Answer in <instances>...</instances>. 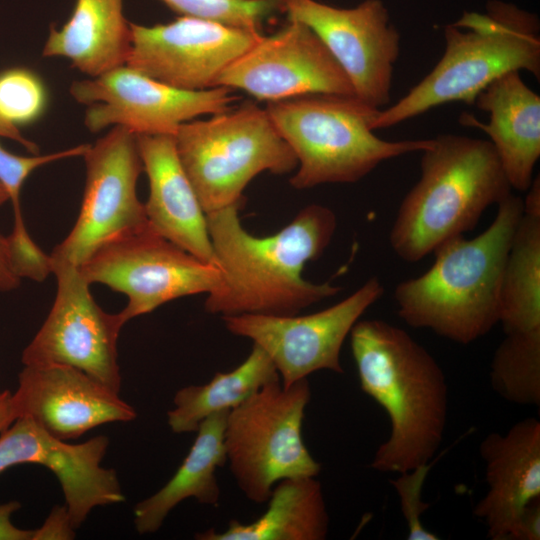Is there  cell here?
Returning <instances> with one entry per match:
<instances>
[{
  "instance_id": "obj_38",
  "label": "cell",
  "mask_w": 540,
  "mask_h": 540,
  "mask_svg": "<svg viewBox=\"0 0 540 540\" xmlns=\"http://www.w3.org/2000/svg\"><path fill=\"white\" fill-rule=\"evenodd\" d=\"M9 200V196L3 185L0 183V207Z\"/></svg>"
},
{
  "instance_id": "obj_13",
  "label": "cell",
  "mask_w": 540,
  "mask_h": 540,
  "mask_svg": "<svg viewBox=\"0 0 540 540\" xmlns=\"http://www.w3.org/2000/svg\"><path fill=\"white\" fill-rule=\"evenodd\" d=\"M383 292L379 279L372 277L345 299L312 314H242L222 319L230 333L250 339L269 355L282 385L288 387L316 371L343 373V343Z\"/></svg>"
},
{
  "instance_id": "obj_20",
  "label": "cell",
  "mask_w": 540,
  "mask_h": 540,
  "mask_svg": "<svg viewBox=\"0 0 540 540\" xmlns=\"http://www.w3.org/2000/svg\"><path fill=\"white\" fill-rule=\"evenodd\" d=\"M137 143L149 182L144 204L148 224L173 244L216 265L206 214L181 165L174 135H137Z\"/></svg>"
},
{
  "instance_id": "obj_25",
  "label": "cell",
  "mask_w": 540,
  "mask_h": 540,
  "mask_svg": "<svg viewBox=\"0 0 540 540\" xmlns=\"http://www.w3.org/2000/svg\"><path fill=\"white\" fill-rule=\"evenodd\" d=\"M280 380L269 355L253 344L246 359L233 370L216 373L203 385H188L173 398L174 408L167 412V421L174 433L196 432L209 415L231 410L263 386Z\"/></svg>"
},
{
  "instance_id": "obj_35",
  "label": "cell",
  "mask_w": 540,
  "mask_h": 540,
  "mask_svg": "<svg viewBox=\"0 0 540 540\" xmlns=\"http://www.w3.org/2000/svg\"><path fill=\"white\" fill-rule=\"evenodd\" d=\"M20 283L21 278L15 271L8 239L0 234V291H11Z\"/></svg>"
},
{
  "instance_id": "obj_15",
  "label": "cell",
  "mask_w": 540,
  "mask_h": 540,
  "mask_svg": "<svg viewBox=\"0 0 540 540\" xmlns=\"http://www.w3.org/2000/svg\"><path fill=\"white\" fill-rule=\"evenodd\" d=\"M130 26L132 48L126 65L184 90L216 87L224 70L263 35L191 16L153 26L130 22Z\"/></svg>"
},
{
  "instance_id": "obj_3",
  "label": "cell",
  "mask_w": 540,
  "mask_h": 540,
  "mask_svg": "<svg viewBox=\"0 0 540 540\" xmlns=\"http://www.w3.org/2000/svg\"><path fill=\"white\" fill-rule=\"evenodd\" d=\"M497 206L482 233L445 241L425 273L396 286L398 315L407 325L467 345L499 323L502 276L523 200L511 193Z\"/></svg>"
},
{
  "instance_id": "obj_2",
  "label": "cell",
  "mask_w": 540,
  "mask_h": 540,
  "mask_svg": "<svg viewBox=\"0 0 540 540\" xmlns=\"http://www.w3.org/2000/svg\"><path fill=\"white\" fill-rule=\"evenodd\" d=\"M349 335L360 387L390 421V434L370 467L403 473L430 463L448 416L443 369L423 345L387 321L359 319Z\"/></svg>"
},
{
  "instance_id": "obj_6",
  "label": "cell",
  "mask_w": 540,
  "mask_h": 540,
  "mask_svg": "<svg viewBox=\"0 0 540 540\" xmlns=\"http://www.w3.org/2000/svg\"><path fill=\"white\" fill-rule=\"evenodd\" d=\"M265 109L297 158L290 184L298 190L357 182L380 163L433 144V139L377 137L374 123L381 109L355 95L307 94L267 102Z\"/></svg>"
},
{
  "instance_id": "obj_7",
  "label": "cell",
  "mask_w": 540,
  "mask_h": 540,
  "mask_svg": "<svg viewBox=\"0 0 540 540\" xmlns=\"http://www.w3.org/2000/svg\"><path fill=\"white\" fill-rule=\"evenodd\" d=\"M174 137L181 165L205 214L243 205L244 189L260 173L287 174L298 165L266 109L253 101L185 122Z\"/></svg>"
},
{
  "instance_id": "obj_32",
  "label": "cell",
  "mask_w": 540,
  "mask_h": 540,
  "mask_svg": "<svg viewBox=\"0 0 540 540\" xmlns=\"http://www.w3.org/2000/svg\"><path fill=\"white\" fill-rule=\"evenodd\" d=\"M75 529L72 526L66 506H54L43 525L34 530L32 540L73 539Z\"/></svg>"
},
{
  "instance_id": "obj_26",
  "label": "cell",
  "mask_w": 540,
  "mask_h": 540,
  "mask_svg": "<svg viewBox=\"0 0 540 540\" xmlns=\"http://www.w3.org/2000/svg\"><path fill=\"white\" fill-rule=\"evenodd\" d=\"M499 323L505 334L540 329V215L523 213L504 266Z\"/></svg>"
},
{
  "instance_id": "obj_31",
  "label": "cell",
  "mask_w": 540,
  "mask_h": 540,
  "mask_svg": "<svg viewBox=\"0 0 540 540\" xmlns=\"http://www.w3.org/2000/svg\"><path fill=\"white\" fill-rule=\"evenodd\" d=\"M431 466V463L421 465L410 471L399 473L397 478L389 481L400 500L401 511L407 523V539L409 540L439 539L421 521V515L430 507V503L422 500L421 494Z\"/></svg>"
},
{
  "instance_id": "obj_22",
  "label": "cell",
  "mask_w": 540,
  "mask_h": 540,
  "mask_svg": "<svg viewBox=\"0 0 540 540\" xmlns=\"http://www.w3.org/2000/svg\"><path fill=\"white\" fill-rule=\"evenodd\" d=\"M132 48L130 22L123 0H76L67 22L51 26L44 57H65L90 76H100L127 64Z\"/></svg>"
},
{
  "instance_id": "obj_36",
  "label": "cell",
  "mask_w": 540,
  "mask_h": 540,
  "mask_svg": "<svg viewBox=\"0 0 540 540\" xmlns=\"http://www.w3.org/2000/svg\"><path fill=\"white\" fill-rule=\"evenodd\" d=\"M0 136L14 140L24 146L30 153L38 154V146L25 138L17 126L0 116Z\"/></svg>"
},
{
  "instance_id": "obj_29",
  "label": "cell",
  "mask_w": 540,
  "mask_h": 540,
  "mask_svg": "<svg viewBox=\"0 0 540 540\" xmlns=\"http://www.w3.org/2000/svg\"><path fill=\"white\" fill-rule=\"evenodd\" d=\"M89 144L78 145L66 150L35 156H18L5 150L0 144V183L8 193L14 212L13 230L8 236L9 241L16 246H23L32 241L22 216L20 193L27 177L38 167L47 163L82 156Z\"/></svg>"
},
{
  "instance_id": "obj_16",
  "label": "cell",
  "mask_w": 540,
  "mask_h": 540,
  "mask_svg": "<svg viewBox=\"0 0 540 540\" xmlns=\"http://www.w3.org/2000/svg\"><path fill=\"white\" fill-rule=\"evenodd\" d=\"M217 86L241 90L266 102L315 93L355 95L321 39L293 19L274 34L262 35L224 70Z\"/></svg>"
},
{
  "instance_id": "obj_11",
  "label": "cell",
  "mask_w": 540,
  "mask_h": 540,
  "mask_svg": "<svg viewBox=\"0 0 540 540\" xmlns=\"http://www.w3.org/2000/svg\"><path fill=\"white\" fill-rule=\"evenodd\" d=\"M233 91L223 86L179 89L128 65L75 81L70 87L73 98L88 105L84 122L90 132L113 125L136 135H175L185 122L231 109L238 98Z\"/></svg>"
},
{
  "instance_id": "obj_12",
  "label": "cell",
  "mask_w": 540,
  "mask_h": 540,
  "mask_svg": "<svg viewBox=\"0 0 540 540\" xmlns=\"http://www.w3.org/2000/svg\"><path fill=\"white\" fill-rule=\"evenodd\" d=\"M57 292L53 306L23 350L24 365L62 364L77 368L119 394L117 341L125 320L94 300L79 267L51 261Z\"/></svg>"
},
{
  "instance_id": "obj_19",
  "label": "cell",
  "mask_w": 540,
  "mask_h": 540,
  "mask_svg": "<svg viewBox=\"0 0 540 540\" xmlns=\"http://www.w3.org/2000/svg\"><path fill=\"white\" fill-rule=\"evenodd\" d=\"M487 492L474 515L492 540H510L524 508L540 497V421H518L505 434L492 432L480 443Z\"/></svg>"
},
{
  "instance_id": "obj_9",
  "label": "cell",
  "mask_w": 540,
  "mask_h": 540,
  "mask_svg": "<svg viewBox=\"0 0 540 540\" xmlns=\"http://www.w3.org/2000/svg\"><path fill=\"white\" fill-rule=\"evenodd\" d=\"M79 270L90 285L101 283L128 297L120 311L125 322L177 298L209 294L221 282L216 265L173 244L149 224L107 240Z\"/></svg>"
},
{
  "instance_id": "obj_18",
  "label": "cell",
  "mask_w": 540,
  "mask_h": 540,
  "mask_svg": "<svg viewBox=\"0 0 540 540\" xmlns=\"http://www.w3.org/2000/svg\"><path fill=\"white\" fill-rule=\"evenodd\" d=\"M17 418L27 416L51 435L76 439L112 422H129L135 409L83 371L62 364L24 365L12 394Z\"/></svg>"
},
{
  "instance_id": "obj_30",
  "label": "cell",
  "mask_w": 540,
  "mask_h": 540,
  "mask_svg": "<svg viewBox=\"0 0 540 540\" xmlns=\"http://www.w3.org/2000/svg\"><path fill=\"white\" fill-rule=\"evenodd\" d=\"M47 93L39 76L27 68L0 72V116L13 125L29 124L45 110Z\"/></svg>"
},
{
  "instance_id": "obj_39",
  "label": "cell",
  "mask_w": 540,
  "mask_h": 540,
  "mask_svg": "<svg viewBox=\"0 0 540 540\" xmlns=\"http://www.w3.org/2000/svg\"><path fill=\"white\" fill-rule=\"evenodd\" d=\"M1 393V392H0Z\"/></svg>"
},
{
  "instance_id": "obj_37",
  "label": "cell",
  "mask_w": 540,
  "mask_h": 540,
  "mask_svg": "<svg viewBox=\"0 0 540 540\" xmlns=\"http://www.w3.org/2000/svg\"><path fill=\"white\" fill-rule=\"evenodd\" d=\"M17 419L12 403V393L5 390L0 393V433Z\"/></svg>"
},
{
  "instance_id": "obj_21",
  "label": "cell",
  "mask_w": 540,
  "mask_h": 540,
  "mask_svg": "<svg viewBox=\"0 0 540 540\" xmlns=\"http://www.w3.org/2000/svg\"><path fill=\"white\" fill-rule=\"evenodd\" d=\"M508 72L488 84L474 104L489 113L488 123L464 113V126L484 131L512 189L525 192L540 157V97L521 78Z\"/></svg>"
},
{
  "instance_id": "obj_28",
  "label": "cell",
  "mask_w": 540,
  "mask_h": 540,
  "mask_svg": "<svg viewBox=\"0 0 540 540\" xmlns=\"http://www.w3.org/2000/svg\"><path fill=\"white\" fill-rule=\"evenodd\" d=\"M180 16H191L260 31L285 13V0H161Z\"/></svg>"
},
{
  "instance_id": "obj_4",
  "label": "cell",
  "mask_w": 540,
  "mask_h": 540,
  "mask_svg": "<svg viewBox=\"0 0 540 540\" xmlns=\"http://www.w3.org/2000/svg\"><path fill=\"white\" fill-rule=\"evenodd\" d=\"M420 168L389 234L392 250L408 263L474 229L487 208L512 193L489 140L438 135L422 151Z\"/></svg>"
},
{
  "instance_id": "obj_10",
  "label": "cell",
  "mask_w": 540,
  "mask_h": 540,
  "mask_svg": "<svg viewBox=\"0 0 540 540\" xmlns=\"http://www.w3.org/2000/svg\"><path fill=\"white\" fill-rule=\"evenodd\" d=\"M86 181L78 218L50 254L53 262L79 267L107 240L148 224L136 184L143 169L137 135L113 126L82 155Z\"/></svg>"
},
{
  "instance_id": "obj_14",
  "label": "cell",
  "mask_w": 540,
  "mask_h": 540,
  "mask_svg": "<svg viewBox=\"0 0 540 540\" xmlns=\"http://www.w3.org/2000/svg\"><path fill=\"white\" fill-rule=\"evenodd\" d=\"M288 19L312 29L350 80L354 94L381 108L389 103L400 34L381 0L338 8L316 0H285Z\"/></svg>"
},
{
  "instance_id": "obj_34",
  "label": "cell",
  "mask_w": 540,
  "mask_h": 540,
  "mask_svg": "<svg viewBox=\"0 0 540 540\" xmlns=\"http://www.w3.org/2000/svg\"><path fill=\"white\" fill-rule=\"evenodd\" d=\"M18 501L0 504V540H32L34 530H26L15 526L11 516L20 509Z\"/></svg>"
},
{
  "instance_id": "obj_24",
  "label": "cell",
  "mask_w": 540,
  "mask_h": 540,
  "mask_svg": "<svg viewBox=\"0 0 540 540\" xmlns=\"http://www.w3.org/2000/svg\"><path fill=\"white\" fill-rule=\"evenodd\" d=\"M266 511L250 523L232 519L222 532L210 528L198 540H324L329 514L316 477L286 478L277 482Z\"/></svg>"
},
{
  "instance_id": "obj_23",
  "label": "cell",
  "mask_w": 540,
  "mask_h": 540,
  "mask_svg": "<svg viewBox=\"0 0 540 540\" xmlns=\"http://www.w3.org/2000/svg\"><path fill=\"white\" fill-rule=\"evenodd\" d=\"M229 411H218L205 418L196 431L189 453L172 478L135 505L134 524L139 534L158 531L168 514L188 498L203 505H218L221 491L216 471L227 462L224 432Z\"/></svg>"
},
{
  "instance_id": "obj_17",
  "label": "cell",
  "mask_w": 540,
  "mask_h": 540,
  "mask_svg": "<svg viewBox=\"0 0 540 540\" xmlns=\"http://www.w3.org/2000/svg\"><path fill=\"white\" fill-rule=\"evenodd\" d=\"M108 446L104 435L70 444L30 417H19L0 433V474L18 464H38L51 470L76 530L95 507L125 501L116 471L101 465Z\"/></svg>"
},
{
  "instance_id": "obj_5",
  "label": "cell",
  "mask_w": 540,
  "mask_h": 540,
  "mask_svg": "<svg viewBox=\"0 0 540 540\" xmlns=\"http://www.w3.org/2000/svg\"><path fill=\"white\" fill-rule=\"evenodd\" d=\"M444 38L438 63L404 97L380 110L374 130L446 103L474 104L488 84L511 71L540 78L538 17L515 4L494 0L483 13L464 12L445 27Z\"/></svg>"
},
{
  "instance_id": "obj_27",
  "label": "cell",
  "mask_w": 540,
  "mask_h": 540,
  "mask_svg": "<svg viewBox=\"0 0 540 540\" xmlns=\"http://www.w3.org/2000/svg\"><path fill=\"white\" fill-rule=\"evenodd\" d=\"M493 390L508 402L540 405V329L505 334L490 369Z\"/></svg>"
},
{
  "instance_id": "obj_1",
  "label": "cell",
  "mask_w": 540,
  "mask_h": 540,
  "mask_svg": "<svg viewBox=\"0 0 540 540\" xmlns=\"http://www.w3.org/2000/svg\"><path fill=\"white\" fill-rule=\"evenodd\" d=\"M236 204L206 214L215 262L221 271L219 286L207 294L205 310L223 317L242 314L296 315L341 288L328 282L305 280L308 261L318 259L337 227L335 213L311 204L274 235L247 232Z\"/></svg>"
},
{
  "instance_id": "obj_8",
  "label": "cell",
  "mask_w": 540,
  "mask_h": 540,
  "mask_svg": "<svg viewBox=\"0 0 540 540\" xmlns=\"http://www.w3.org/2000/svg\"><path fill=\"white\" fill-rule=\"evenodd\" d=\"M310 399L308 378L288 387L278 380L229 411L224 432L227 461L237 486L250 501L266 503L282 479L320 473L321 464L302 437Z\"/></svg>"
},
{
  "instance_id": "obj_33",
  "label": "cell",
  "mask_w": 540,
  "mask_h": 540,
  "mask_svg": "<svg viewBox=\"0 0 540 540\" xmlns=\"http://www.w3.org/2000/svg\"><path fill=\"white\" fill-rule=\"evenodd\" d=\"M540 539V497L532 500L520 514L510 540Z\"/></svg>"
}]
</instances>
